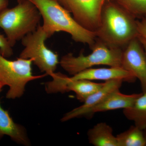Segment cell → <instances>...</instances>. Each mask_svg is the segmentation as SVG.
Listing matches in <instances>:
<instances>
[{
  "mask_svg": "<svg viewBox=\"0 0 146 146\" xmlns=\"http://www.w3.org/2000/svg\"><path fill=\"white\" fill-rule=\"evenodd\" d=\"M137 21L115 0H109L102 8L95 34L110 48L123 50L131 41L140 36Z\"/></svg>",
  "mask_w": 146,
  "mask_h": 146,
  "instance_id": "6da1fadb",
  "label": "cell"
},
{
  "mask_svg": "<svg viewBox=\"0 0 146 146\" xmlns=\"http://www.w3.org/2000/svg\"><path fill=\"white\" fill-rule=\"evenodd\" d=\"M39 11L43 18V27L48 37L57 32L69 33L77 42L94 44L96 36L94 32L80 25L71 16V13L57 0H29Z\"/></svg>",
  "mask_w": 146,
  "mask_h": 146,
  "instance_id": "7a4b0ae2",
  "label": "cell"
},
{
  "mask_svg": "<svg viewBox=\"0 0 146 146\" xmlns=\"http://www.w3.org/2000/svg\"><path fill=\"white\" fill-rule=\"evenodd\" d=\"M18 2L14 7L0 11V28L12 47L17 41L36 30L42 17L35 6L29 0Z\"/></svg>",
  "mask_w": 146,
  "mask_h": 146,
  "instance_id": "3957f363",
  "label": "cell"
},
{
  "mask_svg": "<svg viewBox=\"0 0 146 146\" xmlns=\"http://www.w3.org/2000/svg\"><path fill=\"white\" fill-rule=\"evenodd\" d=\"M91 48L92 52L88 55L81 52L78 56L72 53L63 56L59 61L60 66L72 76L95 65L121 67L123 50L110 48L97 38Z\"/></svg>",
  "mask_w": 146,
  "mask_h": 146,
  "instance_id": "277c9868",
  "label": "cell"
},
{
  "mask_svg": "<svg viewBox=\"0 0 146 146\" xmlns=\"http://www.w3.org/2000/svg\"><path fill=\"white\" fill-rule=\"evenodd\" d=\"M32 59L18 58L17 60H9L0 54V83L9 89L6 98L15 99L23 96L27 84L29 82L46 76V74L33 75L32 69Z\"/></svg>",
  "mask_w": 146,
  "mask_h": 146,
  "instance_id": "5b68a950",
  "label": "cell"
},
{
  "mask_svg": "<svg viewBox=\"0 0 146 146\" xmlns=\"http://www.w3.org/2000/svg\"><path fill=\"white\" fill-rule=\"evenodd\" d=\"M48 38L46 33L39 25L35 31L27 35L22 39V44L25 48L19 58L32 59L33 63L41 72L50 76L55 72L59 61L58 54L45 45V41Z\"/></svg>",
  "mask_w": 146,
  "mask_h": 146,
  "instance_id": "8992f818",
  "label": "cell"
},
{
  "mask_svg": "<svg viewBox=\"0 0 146 146\" xmlns=\"http://www.w3.org/2000/svg\"><path fill=\"white\" fill-rule=\"evenodd\" d=\"M80 25L95 33L99 26L102 8L109 0H57Z\"/></svg>",
  "mask_w": 146,
  "mask_h": 146,
  "instance_id": "52a82bcc",
  "label": "cell"
},
{
  "mask_svg": "<svg viewBox=\"0 0 146 146\" xmlns=\"http://www.w3.org/2000/svg\"><path fill=\"white\" fill-rule=\"evenodd\" d=\"M121 67L139 80L143 93H145L146 54L138 37L132 39L123 50Z\"/></svg>",
  "mask_w": 146,
  "mask_h": 146,
  "instance_id": "ba28073f",
  "label": "cell"
},
{
  "mask_svg": "<svg viewBox=\"0 0 146 146\" xmlns=\"http://www.w3.org/2000/svg\"><path fill=\"white\" fill-rule=\"evenodd\" d=\"M123 82L121 80H112L106 81L103 86L87 98L82 105L66 113L61 119V121H67L74 118L87 116L89 111L93 108L99 104L110 93L119 89Z\"/></svg>",
  "mask_w": 146,
  "mask_h": 146,
  "instance_id": "9c48e42d",
  "label": "cell"
},
{
  "mask_svg": "<svg viewBox=\"0 0 146 146\" xmlns=\"http://www.w3.org/2000/svg\"><path fill=\"white\" fill-rule=\"evenodd\" d=\"M73 80L85 79L109 81L112 80H121L123 82L133 83L136 78L131 73L122 67L110 68H89L70 77Z\"/></svg>",
  "mask_w": 146,
  "mask_h": 146,
  "instance_id": "30bf717a",
  "label": "cell"
},
{
  "mask_svg": "<svg viewBox=\"0 0 146 146\" xmlns=\"http://www.w3.org/2000/svg\"><path fill=\"white\" fill-rule=\"evenodd\" d=\"M142 94L125 95L121 93L119 89L115 90L110 93L99 104L93 108L87 116L91 117L97 112L123 109L131 107Z\"/></svg>",
  "mask_w": 146,
  "mask_h": 146,
  "instance_id": "8fae6325",
  "label": "cell"
},
{
  "mask_svg": "<svg viewBox=\"0 0 146 146\" xmlns=\"http://www.w3.org/2000/svg\"><path fill=\"white\" fill-rule=\"evenodd\" d=\"M7 135L17 143L23 145H30L31 142L25 129L13 121L7 110L0 104V139Z\"/></svg>",
  "mask_w": 146,
  "mask_h": 146,
  "instance_id": "7c38bea8",
  "label": "cell"
},
{
  "mask_svg": "<svg viewBox=\"0 0 146 146\" xmlns=\"http://www.w3.org/2000/svg\"><path fill=\"white\" fill-rule=\"evenodd\" d=\"M65 78V92L73 91L77 98L84 102L92 94L96 93L103 86L104 83H96L88 80H73L66 76Z\"/></svg>",
  "mask_w": 146,
  "mask_h": 146,
  "instance_id": "4fadbf2b",
  "label": "cell"
},
{
  "mask_svg": "<svg viewBox=\"0 0 146 146\" xmlns=\"http://www.w3.org/2000/svg\"><path fill=\"white\" fill-rule=\"evenodd\" d=\"M89 143L95 146H118L113 129L106 123H98L87 131Z\"/></svg>",
  "mask_w": 146,
  "mask_h": 146,
  "instance_id": "5bb4252c",
  "label": "cell"
},
{
  "mask_svg": "<svg viewBox=\"0 0 146 146\" xmlns=\"http://www.w3.org/2000/svg\"><path fill=\"white\" fill-rule=\"evenodd\" d=\"M127 119L133 121L135 126L142 130L146 129V92L142 93L131 107L123 109Z\"/></svg>",
  "mask_w": 146,
  "mask_h": 146,
  "instance_id": "9a60e30c",
  "label": "cell"
},
{
  "mask_svg": "<svg viewBox=\"0 0 146 146\" xmlns=\"http://www.w3.org/2000/svg\"><path fill=\"white\" fill-rule=\"evenodd\" d=\"M116 136L118 146H145L143 130L135 125Z\"/></svg>",
  "mask_w": 146,
  "mask_h": 146,
  "instance_id": "2e32d148",
  "label": "cell"
},
{
  "mask_svg": "<svg viewBox=\"0 0 146 146\" xmlns=\"http://www.w3.org/2000/svg\"><path fill=\"white\" fill-rule=\"evenodd\" d=\"M135 18L146 16V0H115Z\"/></svg>",
  "mask_w": 146,
  "mask_h": 146,
  "instance_id": "e0dca14e",
  "label": "cell"
},
{
  "mask_svg": "<svg viewBox=\"0 0 146 146\" xmlns=\"http://www.w3.org/2000/svg\"><path fill=\"white\" fill-rule=\"evenodd\" d=\"M0 54L5 58L10 57L13 54V49L7 37L0 33Z\"/></svg>",
  "mask_w": 146,
  "mask_h": 146,
  "instance_id": "ac0fdd59",
  "label": "cell"
},
{
  "mask_svg": "<svg viewBox=\"0 0 146 146\" xmlns=\"http://www.w3.org/2000/svg\"><path fill=\"white\" fill-rule=\"evenodd\" d=\"M139 35L146 42V16L142 18L141 21H137Z\"/></svg>",
  "mask_w": 146,
  "mask_h": 146,
  "instance_id": "d6986e66",
  "label": "cell"
},
{
  "mask_svg": "<svg viewBox=\"0 0 146 146\" xmlns=\"http://www.w3.org/2000/svg\"><path fill=\"white\" fill-rule=\"evenodd\" d=\"M18 2L21 0H17ZM9 5L8 0H0V11L7 8Z\"/></svg>",
  "mask_w": 146,
  "mask_h": 146,
  "instance_id": "ffe728a7",
  "label": "cell"
},
{
  "mask_svg": "<svg viewBox=\"0 0 146 146\" xmlns=\"http://www.w3.org/2000/svg\"><path fill=\"white\" fill-rule=\"evenodd\" d=\"M138 38L140 39V41H141L142 44H143V46L144 49H145V52L146 54V42L144 40V39H143L141 36H139V37H138Z\"/></svg>",
  "mask_w": 146,
  "mask_h": 146,
  "instance_id": "44dd1931",
  "label": "cell"
},
{
  "mask_svg": "<svg viewBox=\"0 0 146 146\" xmlns=\"http://www.w3.org/2000/svg\"><path fill=\"white\" fill-rule=\"evenodd\" d=\"M144 138H145V146H146V129L143 130Z\"/></svg>",
  "mask_w": 146,
  "mask_h": 146,
  "instance_id": "7402d4cb",
  "label": "cell"
},
{
  "mask_svg": "<svg viewBox=\"0 0 146 146\" xmlns=\"http://www.w3.org/2000/svg\"><path fill=\"white\" fill-rule=\"evenodd\" d=\"M3 87V86H2L1 84V83H0V92H1V91Z\"/></svg>",
  "mask_w": 146,
  "mask_h": 146,
  "instance_id": "603a6c76",
  "label": "cell"
}]
</instances>
